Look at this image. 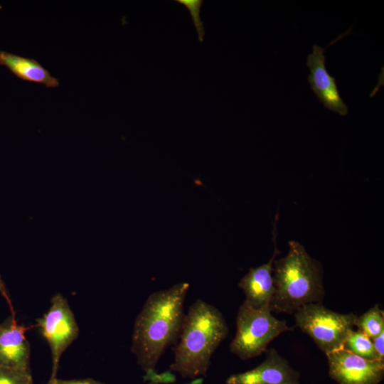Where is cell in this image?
I'll list each match as a JSON object with an SVG mask.
<instances>
[{
	"instance_id": "cell-12",
	"label": "cell",
	"mask_w": 384,
	"mask_h": 384,
	"mask_svg": "<svg viewBox=\"0 0 384 384\" xmlns=\"http://www.w3.org/2000/svg\"><path fill=\"white\" fill-rule=\"evenodd\" d=\"M0 65L6 67L23 81L41 84L48 88L59 86L58 80L35 59L0 50Z\"/></svg>"
},
{
	"instance_id": "cell-17",
	"label": "cell",
	"mask_w": 384,
	"mask_h": 384,
	"mask_svg": "<svg viewBox=\"0 0 384 384\" xmlns=\"http://www.w3.org/2000/svg\"><path fill=\"white\" fill-rule=\"evenodd\" d=\"M48 384H106V383L92 379V378L60 380V379H57L56 378L53 380H49Z\"/></svg>"
},
{
	"instance_id": "cell-16",
	"label": "cell",
	"mask_w": 384,
	"mask_h": 384,
	"mask_svg": "<svg viewBox=\"0 0 384 384\" xmlns=\"http://www.w3.org/2000/svg\"><path fill=\"white\" fill-rule=\"evenodd\" d=\"M179 4L183 5L190 12L193 25L196 29L198 38L201 43L203 41L205 28L200 17L201 8L203 4V0H175Z\"/></svg>"
},
{
	"instance_id": "cell-9",
	"label": "cell",
	"mask_w": 384,
	"mask_h": 384,
	"mask_svg": "<svg viewBox=\"0 0 384 384\" xmlns=\"http://www.w3.org/2000/svg\"><path fill=\"white\" fill-rule=\"evenodd\" d=\"M299 373L274 348L267 351L265 359L248 371L233 374L226 384H300Z\"/></svg>"
},
{
	"instance_id": "cell-1",
	"label": "cell",
	"mask_w": 384,
	"mask_h": 384,
	"mask_svg": "<svg viewBox=\"0 0 384 384\" xmlns=\"http://www.w3.org/2000/svg\"><path fill=\"white\" fill-rule=\"evenodd\" d=\"M189 284L181 282L149 295L136 318L132 351L142 369L155 372L166 348L177 343L184 314L183 304Z\"/></svg>"
},
{
	"instance_id": "cell-8",
	"label": "cell",
	"mask_w": 384,
	"mask_h": 384,
	"mask_svg": "<svg viewBox=\"0 0 384 384\" xmlns=\"http://www.w3.org/2000/svg\"><path fill=\"white\" fill-rule=\"evenodd\" d=\"M329 376L338 384H378L384 377V360H368L343 348L326 355Z\"/></svg>"
},
{
	"instance_id": "cell-2",
	"label": "cell",
	"mask_w": 384,
	"mask_h": 384,
	"mask_svg": "<svg viewBox=\"0 0 384 384\" xmlns=\"http://www.w3.org/2000/svg\"><path fill=\"white\" fill-rule=\"evenodd\" d=\"M228 334V324L222 313L215 306L197 299L184 316L178 342L173 348L174 361L170 370L184 378L205 376L212 355Z\"/></svg>"
},
{
	"instance_id": "cell-4",
	"label": "cell",
	"mask_w": 384,
	"mask_h": 384,
	"mask_svg": "<svg viewBox=\"0 0 384 384\" xmlns=\"http://www.w3.org/2000/svg\"><path fill=\"white\" fill-rule=\"evenodd\" d=\"M286 321L275 318L270 309H255L246 302L240 305L236 319V334L230 350L242 360L260 356L281 334L292 331Z\"/></svg>"
},
{
	"instance_id": "cell-6",
	"label": "cell",
	"mask_w": 384,
	"mask_h": 384,
	"mask_svg": "<svg viewBox=\"0 0 384 384\" xmlns=\"http://www.w3.org/2000/svg\"><path fill=\"white\" fill-rule=\"evenodd\" d=\"M49 310L36 320V326L48 341L52 356V373L49 380L56 378L63 353L78 338L79 328L67 299L54 295Z\"/></svg>"
},
{
	"instance_id": "cell-3",
	"label": "cell",
	"mask_w": 384,
	"mask_h": 384,
	"mask_svg": "<svg viewBox=\"0 0 384 384\" xmlns=\"http://www.w3.org/2000/svg\"><path fill=\"white\" fill-rule=\"evenodd\" d=\"M272 274L271 311L292 314L304 305L322 303L325 291L321 265L299 242H289L287 255L274 260Z\"/></svg>"
},
{
	"instance_id": "cell-10",
	"label": "cell",
	"mask_w": 384,
	"mask_h": 384,
	"mask_svg": "<svg viewBox=\"0 0 384 384\" xmlns=\"http://www.w3.org/2000/svg\"><path fill=\"white\" fill-rule=\"evenodd\" d=\"M274 224L273 239L274 253L271 259L266 263L252 267L240 279L238 287L245 295V302L255 309H270V304L274 292L273 281V263L275 257L279 253L276 245V222Z\"/></svg>"
},
{
	"instance_id": "cell-19",
	"label": "cell",
	"mask_w": 384,
	"mask_h": 384,
	"mask_svg": "<svg viewBox=\"0 0 384 384\" xmlns=\"http://www.w3.org/2000/svg\"><path fill=\"white\" fill-rule=\"evenodd\" d=\"M0 293L2 295V297L4 298L6 302H7V304H8V305L9 306L10 311L11 312V315L15 316L14 307L13 304L11 302V299L10 298L9 292H8L5 284H4V281L1 279V274H0Z\"/></svg>"
},
{
	"instance_id": "cell-11",
	"label": "cell",
	"mask_w": 384,
	"mask_h": 384,
	"mask_svg": "<svg viewBox=\"0 0 384 384\" xmlns=\"http://www.w3.org/2000/svg\"><path fill=\"white\" fill-rule=\"evenodd\" d=\"M28 329L12 315L0 324V366L30 370L31 348L25 336Z\"/></svg>"
},
{
	"instance_id": "cell-15",
	"label": "cell",
	"mask_w": 384,
	"mask_h": 384,
	"mask_svg": "<svg viewBox=\"0 0 384 384\" xmlns=\"http://www.w3.org/2000/svg\"><path fill=\"white\" fill-rule=\"evenodd\" d=\"M31 370L0 366V384H32Z\"/></svg>"
},
{
	"instance_id": "cell-14",
	"label": "cell",
	"mask_w": 384,
	"mask_h": 384,
	"mask_svg": "<svg viewBox=\"0 0 384 384\" xmlns=\"http://www.w3.org/2000/svg\"><path fill=\"white\" fill-rule=\"evenodd\" d=\"M357 329L371 339L384 332V312L378 304L374 305L356 320Z\"/></svg>"
},
{
	"instance_id": "cell-18",
	"label": "cell",
	"mask_w": 384,
	"mask_h": 384,
	"mask_svg": "<svg viewBox=\"0 0 384 384\" xmlns=\"http://www.w3.org/2000/svg\"><path fill=\"white\" fill-rule=\"evenodd\" d=\"M373 347L379 358L384 360V332L372 339Z\"/></svg>"
},
{
	"instance_id": "cell-7",
	"label": "cell",
	"mask_w": 384,
	"mask_h": 384,
	"mask_svg": "<svg viewBox=\"0 0 384 384\" xmlns=\"http://www.w3.org/2000/svg\"><path fill=\"white\" fill-rule=\"evenodd\" d=\"M351 30V27L324 48L314 44L312 47V53L307 55L306 60V65L310 70L307 80L311 90L325 108L338 113L341 116L348 114V108L340 95L336 78L329 73L326 68L324 52L328 47L348 35Z\"/></svg>"
},
{
	"instance_id": "cell-5",
	"label": "cell",
	"mask_w": 384,
	"mask_h": 384,
	"mask_svg": "<svg viewBox=\"0 0 384 384\" xmlns=\"http://www.w3.org/2000/svg\"><path fill=\"white\" fill-rule=\"evenodd\" d=\"M294 318L296 326L326 355L343 348L348 334L356 326L357 316L331 311L322 303H311L298 309Z\"/></svg>"
},
{
	"instance_id": "cell-13",
	"label": "cell",
	"mask_w": 384,
	"mask_h": 384,
	"mask_svg": "<svg viewBox=\"0 0 384 384\" xmlns=\"http://www.w3.org/2000/svg\"><path fill=\"white\" fill-rule=\"evenodd\" d=\"M342 348L366 359L382 360L373 347L372 339L358 329L349 332Z\"/></svg>"
}]
</instances>
